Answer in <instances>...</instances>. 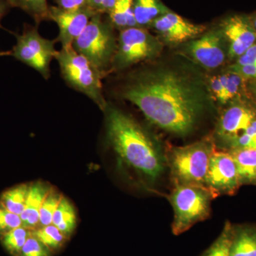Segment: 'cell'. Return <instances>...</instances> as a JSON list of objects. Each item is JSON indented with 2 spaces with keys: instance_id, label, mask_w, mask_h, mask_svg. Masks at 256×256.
<instances>
[{
  "instance_id": "7402d4cb",
  "label": "cell",
  "mask_w": 256,
  "mask_h": 256,
  "mask_svg": "<svg viewBox=\"0 0 256 256\" xmlns=\"http://www.w3.org/2000/svg\"><path fill=\"white\" fill-rule=\"evenodd\" d=\"M11 8H20L34 20L37 24L50 20L47 0H6Z\"/></svg>"
},
{
  "instance_id": "cb8c5ba5",
  "label": "cell",
  "mask_w": 256,
  "mask_h": 256,
  "mask_svg": "<svg viewBox=\"0 0 256 256\" xmlns=\"http://www.w3.org/2000/svg\"><path fill=\"white\" fill-rule=\"evenodd\" d=\"M31 234L28 229L24 226L18 227L2 236L3 246L14 256H20L22 249Z\"/></svg>"
},
{
  "instance_id": "52a82bcc",
  "label": "cell",
  "mask_w": 256,
  "mask_h": 256,
  "mask_svg": "<svg viewBox=\"0 0 256 256\" xmlns=\"http://www.w3.org/2000/svg\"><path fill=\"white\" fill-rule=\"evenodd\" d=\"M161 50V41L146 28L134 26L121 30L109 74L150 62L158 56Z\"/></svg>"
},
{
  "instance_id": "277c9868",
  "label": "cell",
  "mask_w": 256,
  "mask_h": 256,
  "mask_svg": "<svg viewBox=\"0 0 256 256\" xmlns=\"http://www.w3.org/2000/svg\"><path fill=\"white\" fill-rule=\"evenodd\" d=\"M55 60L58 62L62 78L67 85L82 92L104 110L108 104L102 90L104 74L73 46L60 48Z\"/></svg>"
},
{
  "instance_id": "484cf974",
  "label": "cell",
  "mask_w": 256,
  "mask_h": 256,
  "mask_svg": "<svg viewBox=\"0 0 256 256\" xmlns=\"http://www.w3.org/2000/svg\"><path fill=\"white\" fill-rule=\"evenodd\" d=\"M62 196L55 191H50L42 204L40 213V224L42 226L52 224L54 214Z\"/></svg>"
},
{
  "instance_id": "1f68e13d",
  "label": "cell",
  "mask_w": 256,
  "mask_h": 256,
  "mask_svg": "<svg viewBox=\"0 0 256 256\" xmlns=\"http://www.w3.org/2000/svg\"><path fill=\"white\" fill-rule=\"evenodd\" d=\"M228 69L242 76V78L246 80L256 79V63L250 64V65L240 66L232 64Z\"/></svg>"
},
{
  "instance_id": "d590c367",
  "label": "cell",
  "mask_w": 256,
  "mask_h": 256,
  "mask_svg": "<svg viewBox=\"0 0 256 256\" xmlns=\"http://www.w3.org/2000/svg\"><path fill=\"white\" fill-rule=\"evenodd\" d=\"M11 6L8 4L6 0H0V28H2L1 24L2 20L8 12Z\"/></svg>"
},
{
  "instance_id": "836d02e7",
  "label": "cell",
  "mask_w": 256,
  "mask_h": 256,
  "mask_svg": "<svg viewBox=\"0 0 256 256\" xmlns=\"http://www.w3.org/2000/svg\"><path fill=\"white\" fill-rule=\"evenodd\" d=\"M255 63H256V43L250 46L244 54L237 58L233 65L240 66L250 65Z\"/></svg>"
},
{
  "instance_id": "5b68a950",
  "label": "cell",
  "mask_w": 256,
  "mask_h": 256,
  "mask_svg": "<svg viewBox=\"0 0 256 256\" xmlns=\"http://www.w3.org/2000/svg\"><path fill=\"white\" fill-rule=\"evenodd\" d=\"M114 26L104 21L102 14H96L84 31L74 41L73 48L98 69L106 76L110 72L116 50L118 38Z\"/></svg>"
},
{
  "instance_id": "4fadbf2b",
  "label": "cell",
  "mask_w": 256,
  "mask_h": 256,
  "mask_svg": "<svg viewBox=\"0 0 256 256\" xmlns=\"http://www.w3.org/2000/svg\"><path fill=\"white\" fill-rule=\"evenodd\" d=\"M220 30L226 42L230 60H236L256 43V32L249 16H228L222 22Z\"/></svg>"
},
{
  "instance_id": "7c38bea8",
  "label": "cell",
  "mask_w": 256,
  "mask_h": 256,
  "mask_svg": "<svg viewBox=\"0 0 256 256\" xmlns=\"http://www.w3.org/2000/svg\"><path fill=\"white\" fill-rule=\"evenodd\" d=\"M151 26L161 41L170 45L188 43L206 32V26L195 24L176 13L168 12L156 18Z\"/></svg>"
},
{
  "instance_id": "4dcf8cb0",
  "label": "cell",
  "mask_w": 256,
  "mask_h": 256,
  "mask_svg": "<svg viewBox=\"0 0 256 256\" xmlns=\"http://www.w3.org/2000/svg\"><path fill=\"white\" fill-rule=\"evenodd\" d=\"M117 0H88V8L96 14L108 13Z\"/></svg>"
},
{
  "instance_id": "8992f818",
  "label": "cell",
  "mask_w": 256,
  "mask_h": 256,
  "mask_svg": "<svg viewBox=\"0 0 256 256\" xmlns=\"http://www.w3.org/2000/svg\"><path fill=\"white\" fill-rule=\"evenodd\" d=\"M168 197L174 210L172 230L175 236L184 233L198 222L210 217L214 200L206 188L192 185H175Z\"/></svg>"
},
{
  "instance_id": "4316f807",
  "label": "cell",
  "mask_w": 256,
  "mask_h": 256,
  "mask_svg": "<svg viewBox=\"0 0 256 256\" xmlns=\"http://www.w3.org/2000/svg\"><path fill=\"white\" fill-rule=\"evenodd\" d=\"M22 226L21 216L16 214L10 212L0 205V236L18 227Z\"/></svg>"
},
{
  "instance_id": "8d00e7d4",
  "label": "cell",
  "mask_w": 256,
  "mask_h": 256,
  "mask_svg": "<svg viewBox=\"0 0 256 256\" xmlns=\"http://www.w3.org/2000/svg\"><path fill=\"white\" fill-rule=\"evenodd\" d=\"M250 18V22H252V26H254V30L256 32V13L252 15V16H249Z\"/></svg>"
},
{
  "instance_id": "7a4b0ae2",
  "label": "cell",
  "mask_w": 256,
  "mask_h": 256,
  "mask_svg": "<svg viewBox=\"0 0 256 256\" xmlns=\"http://www.w3.org/2000/svg\"><path fill=\"white\" fill-rule=\"evenodd\" d=\"M106 139L118 159L148 186H152L166 169V154L159 143L130 114L108 102Z\"/></svg>"
},
{
  "instance_id": "d6a6232c",
  "label": "cell",
  "mask_w": 256,
  "mask_h": 256,
  "mask_svg": "<svg viewBox=\"0 0 256 256\" xmlns=\"http://www.w3.org/2000/svg\"><path fill=\"white\" fill-rule=\"evenodd\" d=\"M62 9L66 10H79L88 8V0H54Z\"/></svg>"
},
{
  "instance_id": "d6986e66",
  "label": "cell",
  "mask_w": 256,
  "mask_h": 256,
  "mask_svg": "<svg viewBox=\"0 0 256 256\" xmlns=\"http://www.w3.org/2000/svg\"><path fill=\"white\" fill-rule=\"evenodd\" d=\"M108 14L111 24L120 31L138 26L134 18L133 0H117Z\"/></svg>"
},
{
  "instance_id": "9c48e42d",
  "label": "cell",
  "mask_w": 256,
  "mask_h": 256,
  "mask_svg": "<svg viewBox=\"0 0 256 256\" xmlns=\"http://www.w3.org/2000/svg\"><path fill=\"white\" fill-rule=\"evenodd\" d=\"M228 105L220 114L215 130V138L224 146V150L256 118V106L245 99L232 101Z\"/></svg>"
},
{
  "instance_id": "9a60e30c",
  "label": "cell",
  "mask_w": 256,
  "mask_h": 256,
  "mask_svg": "<svg viewBox=\"0 0 256 256\" xmlns=\"http://www.w3.org/2000/svg\"><path fill=\"white\" fill-rule=\"evenodd\" d=\"M50 191V188L42 182L32 184L28 186L26 204L20 215L22 226L28 229L34 228L40 224V210Z\"/></svg>"
},
{
  "instance_id": "f546056e",
  "label": "cell",
  "mask_w": 256,
  "mask_h": 256,
  "mask_svg": "<svg viewBox=\"0 0 256 256\" xmlns=\"http://www.w3.org/2000/svg\"><path fill=\"white\" fill-rule=\"evenodd\" d=\"M227 73L220 74L210 77L208 80V88L212 96L220 104H223L224 92H225L226 84Z\"/></svg>"
},
{
  "instance_id": "e575fe53",
  "label": "cell",
  "mask_w": 256,
  "mask_h": 256,
  "mask_svg": "<svg viewBox=\"0 0 256 256\" xmlns=\"http://www.w3.org/2000/svg\"><path fill=\"white\" fill-rule=\"evenodd\" d=\"M247 92L250 96L252 102L256 106V79L247 80Z\"/></svg>"
},
{
  "instance_id": "30bf717a",
  "label": "cell",
  "mask_w": 256,
  "mask_h": 256,
  "mask_svg": "<svg viewBox=\"0 0 256 256\" xmlns=\"http://www.w3.org/2000/svg\"><path fill=\"white\" fill-rule=\"evenodd\" d=\"M235 162L227 150L214 152L210 158L205 178V188L214 198L232 196L240 188Z\"/></svg>"
},
{
  "instance_id": "6da1fadb",
  "label": "cell",
  "mask_w": 256,
  "mask_h": 256,
  "mask_svg": "<svg viewBox=\"0 0 256 256\" xmlns=\"http://www.w3.org/2000/svg\"><path fill=\"white\" fill-rule=\"evenodd\" d=\"M117 94L137 106L150 122L182 138L196 129L212 98L208 84L198 74L174 65L133 70L120 82Z\"/></svg>"
},
{
  "instance_id": "5bb4252c",
  "label": "cell",
  "mask_w": 256,
  "mask_h": 256,
  "mask_svg": "<svg viewBox=\"0 0 256 256\" xmlns=\"http://www.w3.org/2000/svg\"><path fill=\"white\" fill-rule=\"evenodd\" d=\"M96 14L90 8L66 10L57 6H50V20L54 22L58 26L60 34L56 40L60 42L62 48L72 46Z\"/></svg>"
},
{
  "instance_id": "603a6c76",
  "label": "cell",
  "mask_w": 256,
  "mask_h": 256,
  "mask_svg": "<svg viewBox=\"0 0 256 256\" xmlns=\"http://www.w3.org/2000/svg\"><path fill=\"white\" fill-rule=\"evenodd\" d=\"M233 226L230 222H226L220 236L202 256H230Z\"/></svg>"
},
{
  "instance_id": "ffe728a7",
  "label": "cell",
  "mask_w": 256,
  "mask_h": 256,
  "mask_svg": "<svg viewBox=\"0 0 256 256\" xmlns=\"http://www.w3.org/2000/svg\"><path fill=\"white\" fill-rule=\"evenodd\" d=\"M76 224V212L73 204L66 198L62 196L54 214L52 224L60 229L64 236H67L73 233Z\"/></svg>"
},
{
  "instance_id": "ac0fdd59",
  "label": "cell",
  "mask_w": 256,
  "mask_h": 256,
  "mask_svg": "<svg viewBox=\"0 0 256 256\" xmlns=\"http://www.w3.org/2000/svg\"><path fill=\"white\" fill-rule=\"evenodd\" d=\"M133 9L138 26L144 28L170 12L160 0H133Z\"/></svg>"
},
{
  "instance_id": "2e32d148",
  "label": "cell",
  "mask_w": 256,
  "mask_h": 256,
  "mask_svg": "<svg viewBox=\"0 0 256 256\" xmlns=\"http://www.w3.org/2000/svg\"><path fill=\"white\" fill-rule=\"evenodd\" d=\"M227 151L230 152L235 162L240 186H256V149L234 148Z\"/></svg>"
},
{
  "instance_id": "74e56055",
  "label": "cell",
  "mask_w": 256,
  "mask_h": 256,
  "mask_svg": "<svg viewBox=\"0 0 256 256\" xmlns=\"http://www.w3.org/2000/svg\"><path fill=\"white\" fill-rule=\"evenodd\" d=\"M11 50H8V52H0V56H11Z\"/></svg>"
},
{
  "instance_id": "e0dca14e",
  "label": "cell",
  "mask_w": 256,
  "mask_h": 256,
  "mask_svg": "<svg viewBox=\"0 0 256 256\" xmlns=\"http://www.w3.org/2000/svg\"><path fill=\"white\" fill-rule=\"evenodd\" d=\"M230 256H256V226H234Z\"/></svg>"
},
{
  "instance_id": "83f0119b",
  "label": "cell",
  "mask_w": 256,
  "mask_h": 256,
  "mask_svg": "<svg viewBox=\"0 0 256 256\" xmlns=\"http://www.w3.org/2000/svg\"><path fill=\"white\" fill-rule=\"evenodd\" d=\"M20 256H50V248L31 234L24 245Z\"/></svg>"
},
{
  "instance_id": "44dd1931",
  "label": "cell",
  "mask_w": 256,
  "mask_h": 256,
  "mask_svg": "<svg viewBox=\"0 0 256 256\" xmlns=\"http://www.w3.org/2000/svg\"><path fill=\"white\" fill-rule=\"evenodd\" d=\"M28 186L20 184L5 191L0 196V205L10 212L21 215L28 198Z\"/></svg>"
},
{
  "instance_id": "f1b7e54d",
  "label": "cell",
  "mask_w": 256,
  "mask_h": 256,
  "mask_svg": "<svg viewBox=\"0 0 256 256\" xmlns=\"http://www.w3.org/2000/svg\"><path fill=\"white\" fill-rule=\"evenodd\" d=\"M234 148L256 149V118L252 121L246 130L234 141Z\"/></svg>"
},
{
  "instance_id": "d4e9b609",
  "label": "cell",
  "mask_w": 256,
  "mask_h": 256,
  "mask_svg": "<svg viewBox=\"0 0 256 256\" xmlns=\"http://www.w3.org/2000/svg\"><path fill=\"white\" fill-rule=\"evenodd\" d=\"M33 235L50 249L58 248L63 244L66 237L53 224L37 229Z\"/></svg>"
},
{
  "instance_id": "3957f363",
  "label": "cell",
  "mask_w": 256,
  "mask_h": 256,
  "mask_svg": "<svg viewBox=\"0 0 256 256\" xmlns=\"http://www.w3.org/2000/svg\"><path fill=\"white\" fill-rule=\"evenodd\" d=\"M213 138H207L188 146L170 148L165 154L174 186L205 188L208 163L216 150Z\"/></svg>"
},
{
  "instance_id": "ba28073f",
  "label": "cell",
  "mask_w": 256,
  "mask_h": 256,
  "mask_svg": "<svg viewBox=\"0 0 256 256\" xmlns=\"http://www.w3.org/2000/svg\"><path fill=\"white\" fill-rule=\"evenodd\" d=\"M14 35L16 43L11 50V56L48 80L50 76V64L58 52L55 48L56 40L44 38L37 26L28 25L25 26L21 34Z\"/></svg>"
},
{
  "instance_id": "8fae6325",
  "label": "cell",
  "mask_w": 256,
  "mask_h": 256,
  "mask_svg": "<svg viewBox=\"0 0 256 256\" xmlns=\"http://www.w3.org/2000/svg\"><path fill=\"white\" fill-rule=\"evenodd\" d=\"M186 52L203 68L213 70L225 62L228 46L220 30H212L188 42Z\"/></svg>"
}]
</instances>
